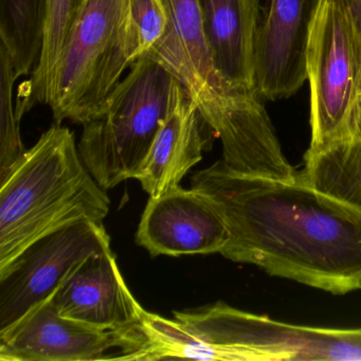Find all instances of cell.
<instances>
[{"label":"cell","mask_w":361,"mask_h":361,"mask_svg":"<svg viewBox=\"0 0 361 361\" xmlns=\"http://www.w3.org/2000/svg\"><path fill=\"white\" fill-rule=\"evenodd\" d=\"M46 0H0V43L18 77L32 75L43 46Z\"/></svg>","instance_id":"ac0fdd59"},{"label":"cell","mask_w":361,"mask_h":361,"mask_svg":"<svg viewBox=\"0 0 361 361\" xmlns=\"http://www.w3.org/2000/svg\"><path fill=\"white\" fill-rule=\"evenodd\" d=\"M298 177L312 187L361 208V140L350 139L322 151H306Z\"/></svg>","instance_id":"e0dca14e"},{"label":"cell","mask_w":361,"mask_h":361,"mask_svg":"<svg viewBox=\"0 0 361 361\" xmlns=\"http://www.w3.org/2000/svg\"><path fill=\"white\" fill-rule=\"evenodd\" d=\"M361 140V83L359 90L358 103H357L356 115H355L354 126H353V138Z\"/></svg>","instance_id":"44dd1931"},{"label":"cell","mask_w":361,"mask_h":361,"mask_svg":"<svg viewBox=\"0 0 361 361\" xmlns=\"http://www.w3.org/2000/svg\"><path fill=\"white\" fill-rule=\"evenodd\" d=\"M319 0H269L261 12L255 92L263 100L293 96L307 80L306 48Z\"/></svg>","instance_id":"30bf717a"},{"label":"cell","mask_w":361,"mask_h":361,"mask_svg":"<svg viewBox=\"0 0 361 361\" xmlns=\"http://www.w3.org/2000/svg\"><path fill=\"white\" fill-rule=\"evenodd\" d=\"M210 128L221 139L223 162L229 170L283 181L297 178L255 90L230 97Z\"/></svg>","instance_id":"7c38bea8"},{"label":"cell","mask_w":361,"mask_h":361,"mask_svg":"<svg viewBox=\"0 0 361 361\" xmlns=\"http://www.w3.org/2000/svg\"><path fill=\"white\" fill-rule=\"evenodd\" d=\"M174 319L191 359L361 361V329L288 324L224 302L175 312Z\"/></svg>","instance_id":"3957f363"},{"label":"cell","mask_w":361,"mask_h":361,"mask_svg":"<svg viewBox=\"0 0 361 361\" xmlns=\"http://www.w3.org/2000/svg\"><path fill=\"white\" fill-rule=\"evenodd\" d=\"M143 341L139 323L119 329L92 326L62 316L51 295L0 331V360H134Z\"/></svg>","instance_id":"52a82bcc"},{"label":"cell","mask_w":361,"mask_h":361,"mask_svg":"<svg viewBox=\"0 0 361 361\" xmlns=\"http://www.w3.org/2000/svg\"><path fill=\"white\" fill-rule=\"evenodd\" d=\"M202 124L207 123L197 105L179 82L172 109L135 178L149 197L178 188L189 171L202 161L206 145Z\"/></svg>","instance_id":"9a60e30c"},{"label":"cell","mask_w":361,"mask_h":361,"mask_svg":"<svg viewBox=\"0 0 361 361\" xmlns=\"http://www.w3.org/2000/svg\"><path fill=\"white\" fill-rule=\"evenodd\" d=\"M310 90L308 151L353 138L361 83V33L346 0H319L306 48Z\"/></svg>","instance_id":"8992f818"},{"label":"cell","mask_w":361,"mask_h":361,"mask_svg":"<svg viewBox=\"0 0 361 361\" xmlns=\"http://www.w3.org/2000/svg\"><path fill=\"white\" fill-rule=\"evenodd\" d=\"M18 78L7 48L0 43V177L27 151L20 138V117L13 103L14 84Z\"/></svg>","instance_id":"d6986e66"},{"label":"cell","mask_w":361,"mask_h":361,"mask_svg":"<svg viewBox=\"0 0 361 361\" xmlns=\"http://www.w3.org/2000/svg\"><path fill=\"white\" fill-rule=\"evenodd\" d=\"M52 299L62 316L103 329L136 325L143 310L124 282L111 248L86 259Z\"/></svg>","instance_id":"4fadbf2b"},{"label":"cell","mask_w":361,"mask_h":361,"mask_svg":"<svg viewBox=\"0 0 361 361\" xmlns=\"http://www.w3.org/2000/svg\"><path fill=\"white\" fill-rule=\"evenodd\" d=\"M111 200L56 123L0 177V274L37 240L81 221L102 223Z\"/></svg>","instance_id":"7a4b0ae2"},{"label":"cell","mask_w":361,"mask_h":361,"mask_svg":"<svg viewBox=\"0 0 361 361\" xmlns=\"http://www.w3.org/2000/svg\"><path fill=\"white\" fill-rule=\"evenodd\" d=\"M348 8L354 16L355 23H356L357 28L361 33V0H346Z\"/></svg>","instance_id":"7402d4cb"},{"label":"cell","mask_w":361,"mask_h":361,"mask_svg":"<svg viewBox=\"0 0 361 361\" xmlns=\"http://www.w3.org/2000/svg\"><path fill=\"white\" fill-rule=\"evenodd\" d=\"M169 24L161 41L145 56L157 61L183 84L206 123L234 94L219 77L202 26L200 0H162Z\"/></svg>","instance_id":"8fae6325"},{"label":"cell","mask_w":361,"mask_h":361,"mask_svg":"<svg viewBox=\"0 0 361 361\" xmlns=\"http://www.w3.org/2000/svg\"><path fill=\"white\" fill-rule=\"evenodd\" d=\"M130 0H86L61 60L49 107L56 123L86 124L104 115L111 94L132 66Z\"/></svg>","instance_id":"5b68a950"},{"label":"cell","mask_w":361,"mask_h":361,"mask_svg":"<svg viewBox=\"0 0 361 361\" xmlns=\"http://www.w3.org/2000/svg\"><path fill=\"white\" fill-rule=\"evenodd\" d=\"M109 248L103 223L90 221L63 228L29 247L0 274V331L54 295L86 259Z\"/></svg>","instance_id":"ba28073f"},{"label":"cell","mask_w":361,"mask_h":361,"mask_svg":"<svg viewBox=\"0 0 361 361\" xmlns=\"http://www.w3.org/2000/svg\"><path fill=\"white\" fill-rule=\"evenodd\" d=\"M227 240V224L215 202L180 185L149 197L136 234L152 257L221 253Z\"/></svg>","instance_id":"9c48e42d"},{"label":"cell","mask_w":361,"mask_h":361,"mask_svg":"<svg viewBox=\"0 0 361 361\" xmlns=\"http://www.w3.org/2000/svg\"><path fill=\"white\" fill-rule=\"evenodd\" d=\"M192 189L225 219L221 255L270 276L344 295L361 289V208L298 177L283 181L240 174L223 160L198 171Z\"/></svg>","instance_id":"6da1fadb"},{"label":"cell","mask_w":361,"mask_h":361,"mask_svg":"<svg viewBox=\"0 0 361 361\" xmlns=\"http://www.w3.org/2000/svg\"><path fill=\"white\" fill-rule=\"evenodd\" d=\"M85 3L86 0H46L41 56L16 105L20 118L35 105L49 106L51 103L67 39Z\"/></svg>","instance_id":"2e32d148"},{"label":"cell","mask_w":361,"mask_h":361,"mask_svg":"<svg viewBox=\"0 0 361 361\" xmlns=\"http://www.w3.org/2000/svg\"><path fill=\"white\" fill-rule=\"evenodd\" d=\"M111 94L104 115L84 124L80 155L104 190L136 178L168 117L179 81L157 61L142 56Z\"/></svg>","instance_id":"277c9868"},{"label":"cell","mask_w":361,"mask_h":361,"mask_svg":"<svg viewBox=\"0 0 361 361\" xmlns=\"http://www.w3.org/2000/svg\"><path fill=\"white\" fill-rule=\"evenodd\" d=\"M204 37L219 77L234 94L255 90L259 0H200Z\"/></svg>","instance_id":"5bb4252c"},{"label":"cell","mask_w":361,"mask_h":361,"mask_svg":"<svg viewBox=\"0 0 361 361\" xmlns=\"http://www.w3.org/2000/svg\"><path fill=\"white\" fill-rule=\"evenodd\" d=\"M168 24V12L162 0H130L126 35L132 65L161 41Z\"/></svg>","instance_id":"ffe728a7"}]
</instances>
